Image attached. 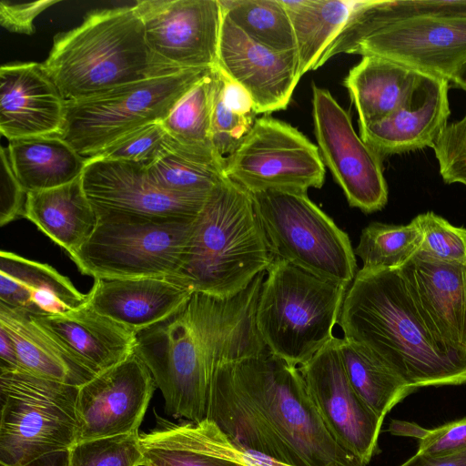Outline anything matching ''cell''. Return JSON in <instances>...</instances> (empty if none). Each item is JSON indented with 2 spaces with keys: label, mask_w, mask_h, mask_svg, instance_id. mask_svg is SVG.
Instances as JSON below:
<instances>
[{
  "label": "cell",
  "mask_w": 466,
  "mask_h": 466,
  "mask_svg": "<svg viewBox=\"0 0 466 466\" xmlns=\"http://www.w3.org/2000/svg\"><path fill=\"white\" fill-rule=\"evenodd\" d=\"M25 218L70 258L87 241L97 225V216L86 195L82 176L55 188L28 192Z\"/></svg>",
  "instance_id": "d4e9b609"
},
{
  "label": "cell",
  "mask_w": 466,
  "mask_h": 466,
  "mask_svg": "<svg viewBox=\"0 0 466 466\" xmlns=\"http://www.w3.org/2000/svg\"><path fill=\"white\" fill-rule=\"evenodd\" d=\"M266 272L234 297L194 292L164 320L136 334L135 352L162 392L166 411L177 419H206L211 383L220 364L267 350L256 326Z\"/></svg>",
  "instance_id": "6da1fadb"
},
{
  "label": "cell",
  "mask_w": 466,
  "mask_h": 466,
  "mask_svg": "<svg viewBox=\"0 0 466 466\" xmlns=\"http://www.w3.org/2000/svg\"><path fill=\"white\" fill-rule=\"evenodd\" d=\"M337 347L350 384L381 419L415 390L364 347L344 338L337 339Z\"/></svg>",
  "instance_id": "4dcf8cb0"
},
{
  "label": "cell",
  "mask_w": 466,
  "mask_h": 466,
  "mask_svg": "<svg viewBox=\"0 0 466 466\" xmlns=\"http://www.w3.org/2000/svg\"><path fill=\"white\" fill-rule=\"evenodd\" d=\"M449 81L421 73L405 102L389 116L360 127V137L381 157L433 147L451 114Z\"/></svg>",
  "instance_id": "44dd1931"
},
{
  "label": "cell",
  "mask_w": 466,
  "mask_h": 466,
  "mask_svg": "<svg viewBox=\"0 0 466 466\" xmlns=\"http://www.w3.org/2000/svg\"><path fill=\"white\" fill-rule=\"evenodd\" d=\"M336 337L299 367L308 393L334 441L366 465L379 452L383 419L357 393L342 365Z\"/></svg>",
  "instance_id": "4fadbf2b"
},
{
  "label": "cell",
  "mask_w": 466,
  "mask_h": 466,
  "mask_svg": "<svg viewBox=\"0 0 466 466\" xmlns=\"http://www.w3.org/2000/svg\"><path fill=\"white\" fill-rule=\"evenodd\" d=\"M214 69L207 73L173 106L161 125L167 135L186 149L218 161L211 140V100Z\"/></svg>",
  "instance_id": "d6a6232c"
},
{
  "label": "cell",
  "mask_w": 466,
  "mask_h": 466,
  "mask_svg": "<svg viewBox=\"0 0 466 466\" xmlns=\"http://www.w3.org/2000/svg\"><path fill=\"white\" fill-rule=\"evenodd\" d=\"M68 452V466H137L144 462L139 433L76 442Z\"/></svg>",
  "instance_id": "74e56055"
},
{
  "label": "cell",
  "mask_w": 466,
  "mask_h": 466,
  "mask_svg": "<svg viewBox=\"0 0 466 466\" xmlns=\"http://www.w3.org/2000/svg\"><path fill=\"white\" fill-rule=\"evenodd\" d=\"M86 301V294L52 266L1 251L0 304L43 316L68 312Z\"/></svg>",
  "instance_id": "cb8c5ba5"
},
{
  "label": "cell",
  "mask_w": 466,
  "mask_h": 466,
  "mask_svg": "<svg viewBox=\"0 0 466 466\" xmlns=\"http://www.w3.org/2000/svg\"><path fill=\"white\" fill-rule=\"evenodd\" d=\"M43 65L66 101L184 70L150 49L134 5L87 14L80 25L55 36Z\"/></svg>",
  "instance_id": "277c9868"
},
{
  "label": "cell",
  "mask_w": 466,
  "mask_h": 466,
  "mask_svg": "<svg viewBox=\"0 0 466 466\" xmlns=\"http://www.w3.org/2000/svg\"><path fill=\"white\" fill-rule=\"evenodd\" d=\"M400 466H466V449L443 456L416 452Z\"/></svg>",
  "instance_id": "bcb514c9"
},
{
  "label": "cell",
  "mask_w": 466,
  "mask_h": 466,
  "mask_svg": "<svg viewBox=\"0 0 466 466\" xmlns=\"http://www.w3.org/2000/svg\"><path fill=\"white\" fill-rule=\"evenodd\" d=\"M389 431L394 435L418 440V453L443 456L466 449V418L433 429L412 422L392 420Z\"/></svg>",
  "instance_id": "b9f144b4"
},
{
  "label": "cell",
  "mask_w": 466,
  "mask_h": 466,
  "mask_svg": "<svg viewBox=\"0 0 466 466\" xmlns=\"http://www.w3.org/2000/svg\"><path fill=\"white\" fill-rule=\"evenodd\" d=\"M256 326L267 349L296 367L334 338L348 286L274 258L266 271Z\"/></svg>",
  "instance_id": "8992f818"
},
{
  "label": "cell",
  "mask_w": 466,
  "mask_h": 466,
  "mask_svg": "<svg viewBox=\"0 0 466 466\" xmlns=\"http://www.w3.org/2000/svg\"><path fill=\"white\" fill-rule=\"evenodd\" d=\"M193 293L168 277L95 279L86 301L136 335L169 317Z\"/></svg>",
  "instance_id": "7402d4cb"
},
{
  "label": "cell",
  "mask_w": 466,
  "mask_h": 466,
  "mask_svg": "<svg viewBox=\"0 0 466 466\" xmlns=\"http://www.w3.org/2000/svg\"><path fill=\"white\" fill-rule=\"evenodd\" d=\"M86 160L82 182L96 216L126 214L193 219L208 198L164 191L151 182L147 168L137 164Z\"/></svg>",
  "instance_id": "ac0fdd59"
},
{
  "label": "cell",
  "mask_w": 466,
  "mask_h": 466,
  "mask_svg": "<svg viewBox=\"0 0 466 466\" xmlns=\"http://www.w3.org/2000/svg\"><path fill=\"white\" fill-rule=\"evenodd\" d=\"M157 418L156 428L139 433L147 466H242L208 454L185 436L178 423Z\"/></svg>",
  "instance_id": "8d00e7d4"
},
{
  "label": "cell",
  "mask_w": 466,
  "mask_h": 466,
  "mask_svg": "<svg viewBox=\"0 0 466 466\" xmlns=\"http://www.w3.org/2000/svg\"><path fill=\"white\" fill-rule=\"evenodd\" d=\"M217 67L248 94L257 114L285 109L302 76L297 51L268 48L224 15Z\"/></svg>",
  "instance_id": "d6986e66"
},
{
  "label": "cell",
  "mask_w": 466,
  "mask_h": 466,
  "mask_svg": "<svg viewBox=\"0 0 466 466\" xmlns=\"http://www.w3.org/2000/svg\"><path fill=\"white\" fill-rule=\"evenodd\" d=\"M0 326L15 343L21 370L78 387L95 376L26 312L0 304Z\"/></svg>",
  "instance_id": "484cf974"
},
{
  "label": "cell",
  "mask_w": 466,
  "mask_h": 466,
  "mask_svg": "<svg viewBox=\"0 0 466 466\" xmlns=\"http://www.w3.org/2000/svg\"><path fill=\"white\" fill-rule=\"evenodd\" d=\"M293 28L301 76L315 66L350 17L354 1L282 0Z\"/></svg>",
  "instance_id": "f546056e"
},
{
  "label": "cell",
  "mask_w": 466,
  "mask_h": 466,
  "mask_svg": "<svg viewBox=\"0 0 466 466\" xmlns=\"http://www.w3.org/2000/svg\"><path fill=\"white\" fill-rule=\"evenodd\" d=\"M422 234L412 219L408 225L374 222L361 231L354 248L363 269H396L403 266L420 248Z\"/></svg>",
  "instance_id": "d590c367"
},
{
  "label": "cell",
  "mask_w": 466,
  "mask_h": 466,
  "mask_svg": "<svg viewBox=\"0 0 466 466\" xmlns=\"http://www.w3.org/2000/svg\"><path fill=\"white\" fill-rule=\"evenodd\" d=\"M210 69L194 68L129 83L87 98L66 101L59 136L89 159L128 133L163 121Z\"/></svg>",
  "instance_id": "9c48e42d"
},
{
  "label": "cell",
  "mask_w": 466,
  "mask_h": 466,
  "mask_svg": "<svg viewBox=\"0 0 466 466\" xmlns=\"http://www.w3.org/2000/svg\"><path fill=\"white\" fill-rule=\"evenodd\" d=\"M219 367L253 412L256 451L293 466H367L329 434L299 367L268 349Z\"/></svg>",
  "instance_id": "3957f363"
},
{
  "label": "cell",
  "mask_w": 466,
  "mask_h": 466,
  "mask_svg": "<svg viewBox=\"0 0 466 466\" xmlns=\"http://www.w3.org/2000/svg\"><path fill=\"white\" fill-rule=\"evenodd\" d=\"M68 451H60L39 457L24 466H68Z\"/></svg>",
  "instance_id": "c3c4849f"
},
{
  "label": "cell",
  "mask_w": 466,
  "mask_h": 466,
  "mask_svg": "<svg viewBox=\"0 0 466 466\" xmlns=\"http://www.w3.org/2000/svg\"><path fill=\"white\" fill-rule=\"evenodd\" d=\"M250 194L275 258L321 279L346 285L353 281L357 263L348 234L307 192L270 189Z\"/></svg>",
  "instance_id": "30bf717a"
},
{
  "label": "cell",
  "mask_w": 466,
  "mask_h": 466,
  "mask_svg": "<svg viewBox=\"0 0 466 466\" xmlns=\"http://www.w3.org/2000/svg\"><path fill=\"white\" fill-rule=\"evenodd\" d=\"M58 2L44 0L13 4L2 1L0 4L1 25L10 32L31 35L35 32L33 25L35 18L41 12Z\"/></svg>",
  "instance_id": "f6af8a7d"
},
{
  "label": "cell",
  "mask_w": 466,
  "mask_h": 466,
  "mask_svg": "<svg viewBox=\"0 0 466 466\" xmlns=\"http://www.w3.org/2000/svg\"><path fill=\"white\" fill-rule=\"evenodd\" d=\"M134 6L157 56L181 69L217 66L219 0H140Z\"/></svg>",
  "instance_id": "9a60e30c"
},
{
  "label": "cell",
  "mask_w": 466,
  "mask_h": 466,
  "mask_svg": "<svg viewBox=\"0 0 466 466\" xmlns=\"http://www.w3.org/2000/svg\"><path fill=\"white\" fill-rule=\"evenodd\" d=\"M78 386L0 370V464L24 466L68 451L77 437Z\"/></svg>",
  "instance_id": "52a82bcc"
},
{
  "label": "cell",
  "mask_w": 466,
  "mask_h": 466,
  "mask_svg": "<svg viewBox=\"0 0 466 466\" xmlns=\"http://www.w3.org/2000/svg\"><path fill=\"white\" fill-rule=\"evenodd\" d=\"M432 148L443 181L466 187V114L461 120L447 124Z\"/></svg>",
  "instance_id": "7bdbcfd3"
},
{
  "label": "cell",
  "mask_w": 466,
  "mask_h": 466,
  "mask_svg": "<svg viewBox=\"0 0 466 466\" xmlns=\"http://www.w3.org/2000/svg\"><path fill=\"white\" fill-rule=\"evenodd\" d=\"M338 324L344 339L367 349L415 390L466 383V364L431 334L399 268L359 270Z\"/></svg>",
  "instance_id": "7a4b0ae2"
},
{
  "label": "cell",
  "mask_w": 466,
  "mask_h": 466,
  "mask_svg": "<svg viewBox=\"0 0 466 466\" xmlns=\"http://www.w3.org/2000/svg\"><path fill=\"white\" fill-rule=\"evenodd\" d=\"M422 234L420 250L447 262L466 263V228L429 211L413 218Z\"/></svg>",
  "instance_id": "60d3db41"
},
{
  "label": "cell",
  "mask_w": 466,
  "mask_h": 466,
  "mask_svg": "<svg viewBox=\"0 0 466 466\" xmlns=\"http://www.w3.org/2000/svg\"><path fill=\"white\" fill-rule=\"evenodd\" d=\"M66 100L43 64L0 68V131L9 141L59 135Z\"/></svg>",
  "instance_id": "ffe728a7"
},
{
  "label": "cell",
  "mask_w": 466,
  "mask_h": 466,
  "mask_svg": "<svg viewBox=\"0 0 466 466\" xmlns=\"http://www.w3.org/2000/svg\"><path fill=\"white\" fill-rule=\"evenodd\" d=\"M6 148L13 171L27 193L74 181L87 161L59 135L13 139Z\"/></svg>",
  "instance_id": "f1b7e54d"
},
{
  "label": "cell",
  "mask_w": 466,
  "mask_h": 466,
  "mask_svg": "<svg viewBox=\"0 0 466 466\" xmlns=\"http://www.w3.org/2000/svg\"><path fill=\"white\" fill-rule=\"evenodd\" d=\"M348 54L375 56L450 82L466 61V17L432 16L383 27Z\"/></svg>",
  "instance_id": "2e32d148"
},
{
  "label": "cell",
  "mask_w": 466,
  "mask_h": 466,
  "mask_svg": "<svg viewBox=\"0 0 466 466\" xmlns=\"http://www.w3.org/2000/svg\"><path fill=\"white\" fill-rule=\"evenodd\" d=\"M29 316L94 375L135 352L136 335L97 312L87 301L66 313Z\"/></svg>",
  "instance_id": "603a6c76"
},
{
  "label": "cell",
  "mask_w": 466,
  "mask_h": 466,
  "mask_svg": "<svg viewBox=\"0 0 466 466\" xmlns=\"http://www.w3.org/2000/svg\"><path fill=\"white\" fill-rule=\"evenodd\" d=\"M137 466H147V465L143 462V463H141V464H139Z\"/></svg>",
  "instance_id": "f907efd6"
},
{
  "label": "cell",
  "mask_w": 466,
  "mask_h": 466,
  "mask_svg": "<svg viewBox=\"0 0 466 466\" xmlns=\"http://www.w3.org/2000/svg\"><path fill=\"white\" fill-rule=\"evenodd\" d=\"M450 82L456 87L466 91V61L455 71Z\"/></svg>",
  "instance_id": "681fc988"
},
{
  "label": "cell",
  "mask_w": 466,
  "mask_h": 466,
  "mask_svg": "<svg viewBox=\"0 0 466 466\" xmlns=\"http://www.w3.org/2000/svg\"><path fill=\"white\" fill-rule=\"evenodd\" d=\"M193 219L126 214L97 216L87 241L70 258L95 279L174 278Z\"/></svg>",
  "instance_id": "ba28073f"
},
{
  "label": "cell",
  "mask_w": 466,
  "mask_h": 466,
  "mask_svg": "<svg viewBox=\"0 0 466 466\" xmlns=\"http://www.w3.org/2000/svg\"><path fill=\"white\" fill-rule=\"evenodd\" d=\"M274 258L251 194L225 177L192 221L174 279L193 292L230 298L266 272Z\"/></svg>",
  "instance_id": "5b68a950"
},
{
  "label": "cell",
  "mask_w": 466,
  "mask_h": 466,
  "mask_svg": "<svg viewBox=\"0 0 466 466\" xmlns=\"http://www.w3.org/2000/svg\"><path fill=\"white\" fill-rule=\"evenodd\" d=\"M167 139L161 123H151L128 133L89 159L122 161L147 168L164 151Z\"/></svg>",
  "instance_id": "ab89813d"
},
{
  "label": "cell",
  "mask_w": 466,
  "mask_h": 466,
  "mask_svg": "<svg viewBox=\"0 0 466 466\" xmlns=\"http://www.w3.org/2000/svg\"><path fill=\"white\" fill-rule=\"evenodd\" d=\"M0 370H21L15 343L8 332L0 326Z\"/></svg>",
  "instance_id": "7dc6e473"
},
{
  "label": "cell",
  "mask_w": 466,
  "mask_h": 466,
  "mask_svg": "<svg viewBox=\"0 0 466 466\" xmlns=\"http://www.w3.org/2000/svg\"><path fill=\"white\" fill-rule=\"evenodd\" d=\"M312 116L325 166L342 188L350 206L370 213L384 208L388 187L381 157L355 132L350 115L331 94L312 86Z\"/></svg>",
  "instance_id": "7c38bea8"
},
{
  "label": "cell",
  "mask_w": 466,
  "mask_h": 466,
  "mask_svg": "<svg viewBox=\"0 0 466 466\" xmlns=\"http://www.w3.org/2000/svg\"><path fill=\"white\" fill-rule=\"evenodd\" d=\"M420 72L389 59L365 56L343 80L359 115V127L392 114L415 87Z\"/></svg>",
  "instance_id": "4316f807"
},
{
  "label": "cell",
  "mask_w": 466,
  "mask_h": 466,
  "mask_svg": "<svg viewBox=\"0 0 466 466\" xmlns=\"http://www.w3.org/2000/svg\"><path fill=\"white\" fill-rule=\"evenodd\" d=\"M466 17V0L354 1L344 26L319 57L315 69L350 48L369 35L390 25L412 19Z\"/></svg>",
  "instance_id": "83f0119b"
},
{
  "label": "cell",
  "mask_w": 466,
  "mask_h": 466,
  "mask_svg": "<svg viewBox=\"0 0 466 466\" xmlns=\"http://www.w3.org/2000/svg\"><path fill=\"white\" fill-rule=\"evenodd\" d=\"M224 17L252 40L279 52L297 51L282 0H219Z\"/></svg>",
  "instance_id": "e575fe53"
},
{
  "label": "cell",
  "mask_w": 466,
  "mask_h": 466,
  "mask_svg": "<svg viewBox=\"0 0 466 466\" xmlns=\"http://www.w3.org/2000/svg\"><path fill=\"white\" fill-rule=\"evenodd\" d=\"M156 387L136 352L95 375L78 387L76 442L138 434Z\"/></svg>",
  "instance_id": "5bb4252c"
},
{
  "label": "cell",
  "mask_w": 466,
  "mask_h": 466,
  "mask_svg": "<svg viewBox=\"0 0 466 466\" xmlns=\"http://www.w3.org/2000/svg\"><path fill=\"white\" fill-rule=\"evenodd\" d=\"M0 225L25 218L27 192L15 177L7 148H1Z\"/></svg>",
  "instance_id": "ee69618b"
},
{
  "label": "cell",
  "mask_w": 466,
  "mask_h": 466,
  "mask_svg": "<svg viewBox=\"0 0 466 466\" xmlns=\"http://www.w3.org/2000/svg\"><path fill=\"white\" fill-rule=\"evenodd\" d=\"M399 270L431 334L466 364V263L441 261L419 249Z\"/></svg>",
  "instance_id": "e0dca14e"
},
{
  "label": "cell",
  "mask_w": 466,
  "mask_h": 466,
  "mask_svg": "<svg viewBox=\"0 0 466 466\" xmlns=\"http://www.w3.org/2000/svg\"><path fill=\"white\" fill-rule=\"evenodd\" d=\"M325 173L319 147L294 127L268 116L256 119L224 163L225 176L250 193L320 188Z\"/></svg>",
  "instance_id": "8fae6325"
},
{
  "label": "cell",
  "mask_w": 466,
  "mask_h": 466,
  "mask_svg": "<svg viewBox=\"0 0 466 466\" xmlns=\"http://www.w3.org/2000/svg\"><path fill=\"white\" fill-rule=\"evenodd\" d=\"M147 173L164 191L195 197H208L226 177L222 163L186 149L169 136L166 148Z\"/></svg>",
  "instance_id": "1f68e13d"
},
{
  "label": "cell",
  "mask_w": 466,
  "mask_h": 466,
  "mask_svg": "<svg viewBox=\"0 0 466 466\" xmlns=\"http://www.w3.org/2000/svg\"><path fill=\"white\" fill-rule=\"evenodd\" d=\"M185 431L192 443L214 457L242 466H293L237 445L208 419L198 422H187Z\"/></svg>",
  "instance_id": "f35d334b"
},
{
  "label": "cell",
  "mask_w": 466,
  "mask_h": 466,
  "mask_svg": "<svg viewBox=\"0 0 466 466\" xmlns=\"http://www.w3.org/2000/svg\"><path fill=\"white\" fill-rule=\"evenodd\" d=\"M257 112L248 94L217 66L211 100V140L225 159L249 132Z\"/></svg>",
  "instance_id": "836d02e7"
}]
</instances>
